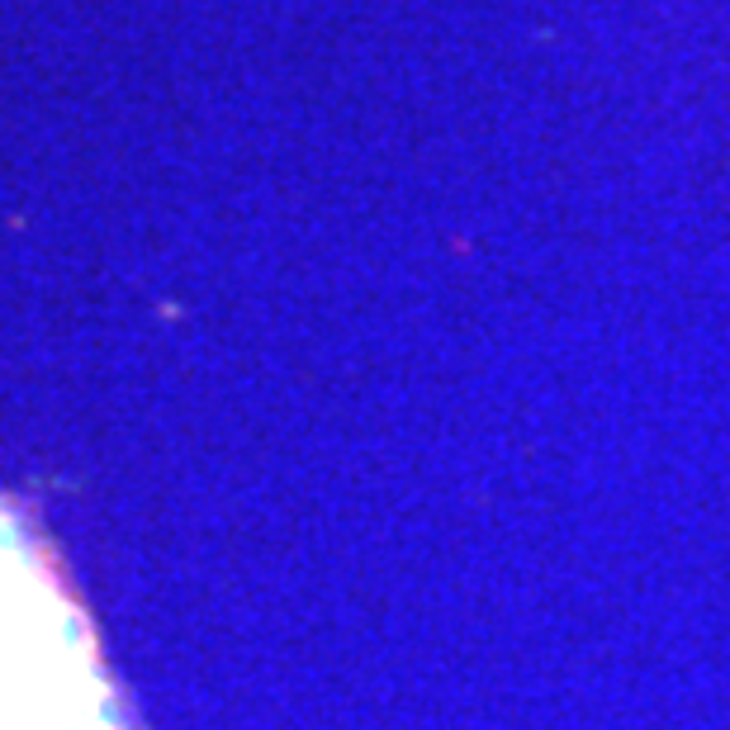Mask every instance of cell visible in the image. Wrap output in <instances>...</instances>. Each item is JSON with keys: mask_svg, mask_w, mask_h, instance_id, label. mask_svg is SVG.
Wrapping results in <instances>:
<instances>
[{"mask_svg": "<svg viewBox=\"0 0 730 730\" xmlns=\"http://www.w3.org/2000/svg\"><path fill=\"white\" fill-rule=\"evenodd\" d=\"M0 730H124L81 607L0 512Z\"/></svg>", "mask_w": 730, "mask_h": 730, "instance_id": "6da1fadb", "label": "cell"}]
</instances>
